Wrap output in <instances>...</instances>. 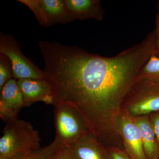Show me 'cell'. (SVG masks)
<instances>
[{
    "instance_id": "cell-8",
    "label": "cell",
    "mask_w": 159,
    "mask_h": 159,
    "mask_svg": "<svg viewBox=\"0 0 159 159\" xmlns=\"http://www.w3.org/2000/svg\"><path fill=\"white\" fill-rule=\"evenodd\" d=\"M0 90V116L7 123L17 119L20 111L24 107L22 94L17 80L14 78Z\"/></svg>"
},
{
    "instance_id": "cell-18",
    "label": "cell",
    "mask_w": 159,
    "mask_h": 159,
    "mask_svg": "<svg viewBox=\"0 0 159 159\" xmlns=\"http://www.w3.org/2000/svg\"><path fill=\"white\" fill-rule=\"evenodd\" d=\"M54 159H78L70 147L62 145Z\"/></svg>"
},
{
    "instance_id": "cell-17",
    "label": "cell",
    "mask_w": 159,
    "mask_h": 159,
    "mask_svg": "<svg viewBox=\"0 0 159 159\" xmlns=\"http://www.w3.org/2000/svg\"><path fill=\"white\" fill-rule=\"evenodd\" d=\"M108 159H132L124 151L118 148H112L106 150Z\"/></svg>"
},
{
    "instance_id": "cell-9",
    "label": "cell",
    "mask_w": 159,
    "mask_h": 159,
    "mask_svg": "<svg viewBox=\"0 0 159 159\" xmlns=\"http://www.w3.org/2000/svg\"><path fill=\"white\" fill-rule=\"evenodd\" d=\"M39 2L47 18V27L56 24L70 23L77 20L69 11L65 1L39 0Z\"/></svg>"
},
{
    "instance_id": "cell-2",
    "label": "cell",
    "mask_w": 159,
    "mask_h": 159,
    "mask_svg": "<svg viewBox=\"0 0 159 159\" xmlns=\"http://www.w3.org/2000/svg\"><path fill=\"white\" fill-rule=\"evenodd\" d=\"M0 139V159L40 148L39 133L30 122L18 119L6 123Z\"/></svg>"
},
{
    "instance_id": "cell-21",
    "label": "cell",
    "mask_w": 159,
    "mask_h": 159,
    "mask_svg": "<svg viewBox=\"0 0 159 159\" xmlns=\"http://www.w3.org/2000/svg\"><path fill=\"white\" fill-rule=\"evenodd\" d=\"M158 13L157 16V20H156V25L159 26V1L158 4Z\"/></svg>"
},
{
    "instance_id": "cell-13",
    "label": "cell",
    "mask_w": 159,
    "mask_h": 159,
    "mask_svg": "<svg viewBox=\"0 0 159 159\" xmlns=\"http://www.w3.org/2000/svg\"><path fill=\"white\" fill-rule=\"evenodd\" d=\"M62 146V144L54 139V141L47 146L20 153L12 159H54Z\"/></svg>"
},
{
    "instance_id": "cell-19",
    "label": "cell",
    "mask_w": 159,
    "mask_h": 159,
    "mask_svg": "<svg viewBox=\"0 0 159 159\" xmlns=\"http://www.w3.org/2000/svg\"><path fill=\"white\" fill-rule=\"evenodd\" d=\"M150 121L156 138L159 151V112L153 115L150 119Z\"/></svg>"
},
{
    "instance_id": "cell-4",
    "label": "cell",
    "mask_w": 159,
    "mask_h": 159,
    "mask_svg": "<svg viewBox=\"0 0 159 159\" xmlns=\"http://www.w3.org/2000/svg\"><path fill=\"white\" fill-rule=\"evenodd\" d=\"M125 102V111L134 118L159 111V80H137Z\"/></svg>"
},
{
    "instance_id": "cell-10",
    "label": "cell",
    "mask_w": 159,
    "mask_h": 159,
    "mask_svg": "<svg viewBox=\"0 0 159 159\" xmlns=\"http://www.w3.org/2000/svg\"><path fill=\"white\" fill-rule=\"evenodd\" d=\"M67 7L76 19H93L101 21L104 11L99 0H64Z\"/></svg>"
},
{
    "instance_id": "cell-1",
    "label": "cell",
    "mask_w": 159,
    "mask_h": 159,
    "mask_svg": "<svg viewBox=\"0 0 159 159\" xmlns=\"http://www.w3.org/2000/svg\"><path fill=\"white\" fill-rule=\"evenodd\" d=\"M155 39L154 30L141 42L112 57L40 41L54 104L65 103L75 109L92 136L102 144L108 135L119 136L117 119L122 105L152 55Z\"/></svg>"
},
{
    "instance_id": "cell-15",
    "label": "cell",
    "mask_w": 159,
    "mask_h": 159,
    "mask_svg": "<svg viewBox=\"0 0 159 159\" xmlns=\"http://www.w3.org/2000/svg\"><path fill=\"white\" fill-rule=\"evenodd\" d=\"M13 78L11 63L9 58L4 54H0V90Z\"/></svg>"
},
{
    "instance_id": "cell-16",
    "label": "cell",
    "mask_w": 159,
    "mask_h": 159,
    "mask_svg": "<svg viewBox=\"0 0 159 159\" xmlns=\"http://www.w3.org/2000/svg\"><path fill=\"white\" fill-rule=\"evenodd\" d=\"M17 1L28 6L33 11L39 24L44 27H47L48 21L40 5L39 0H18Z\"/></svg>"
},
{
    "instance_id": "cell-12",
    "label": "cell",
    "mask_w": 159,
    "mask_h": 159,
    "mask_svg": "<svg viewBox=\"0 0 159 159\" xmlns=\"http://www.w3.org/2000/svg\"><path fill=\"white\" fill-rule=\"evenodd\" d=\"M140 130L143 148L147 159H159L158 146L150 119L147 116L134 118Z\"/></svg>"
},
{
    "instance_id": "cell-14",
    "label": "cell",
    "mask_w": 159,
    "mask_h": 159,
    "mask_svg": "<svg viewBox=\"0 0 159 159\" xmlns=\"http://www.w3.org/2000/svg\"><path fill=\"white\" fill-rule=\"evenodd\" d=\"M159 80V58L152 55L140 70L137 80Z\"/></svg>"
},
{
    "instance_id": "cell-5",
    "label": "cell",
    "mask_w": 159,
    "mask_h": 159,
    "mask_svg": "<svg viewBox=\"0 0 159 159\" xmlns=\"http://www.w3.org/2000/svg\"><path fill=\"white\" fill-rule=\"evenodd\" d=\"M0 53L9 58L14 79H46L44 71L39 68L24 55L18 43L10 34L1 33Z\"/></svg>"
},
{
    "instance_id": "cell-20",
    "label": "cell",
    "mask_w": 159,
    "mask_h": 159,
    "mask_svg": "<svg viewBox=\"0 0 159 159\" xmlns=\"http://www.w3.org/2000/svg\"><path fill=\"white\" fill-rule=\"evenodd\" d=\"M155 30L156 31V39L152 55L159 58V26L156 25Z\"/></svg>"
},
{
    "instance_id": "cell-3",
    "label": "cell",
    "mask_w": 159,
    "mask_h": 159,
    "mask_svg": "<svg viewBox=\"0 0 159 159\" xmlns=\"http://www.w3.org/2000/svg\"><path fill=\"white\" fill-rule=\"evenodd\" d=\"M55 139L62 145L70 146L91 135L82 117L75 109L65 103L55 102Z\"/></svg>"
},
{
    "instance_id": "cell-7",
    "label": "cell",
    "mask_w": 159,
    "mask_h": 159,
    "mask_svg": "<svg viewBox=\"0 0 159 159\" xmlns=\"http://www.w3.org/2000/svg\"><path fill=\"white\" fill-rule=\"evenodd\" d=\"M17 83L22 94L24 107L39 101L54 104L53 90L47 79H19Z\"/></svg>"
},
{
    "instance_id": "cell-6",
    "label": "cell",
    "mask_w": 159,
    "mask_h": 159,
    "mask_svg": "<svg viewBox=\"0 0 159 159\" xmlns=\"http://www.w3.org/2000/svg\"><path fill=\"white\" fill-rule=\"evenodd\" d=\"M117 126L127 154L132 159H147L141 130L133 117L126 111L122 110L117 119Z\"/></svg>"
},
{
    "instance_id": "cell-11",
    "label": "cell",
    "mask_w": 159,
    "mask_h": 159,
    "mask_svg": "<svg viewBox=\"0 0 159 159\" xmlns=\"http://www.w3.org/2000/svg\"><path fill=\"white\" fill-rule=\"evenodd\" d=\"M68 147L78 159H108L102 144L91 135Z\"/></svg>"
}]
</instances>
